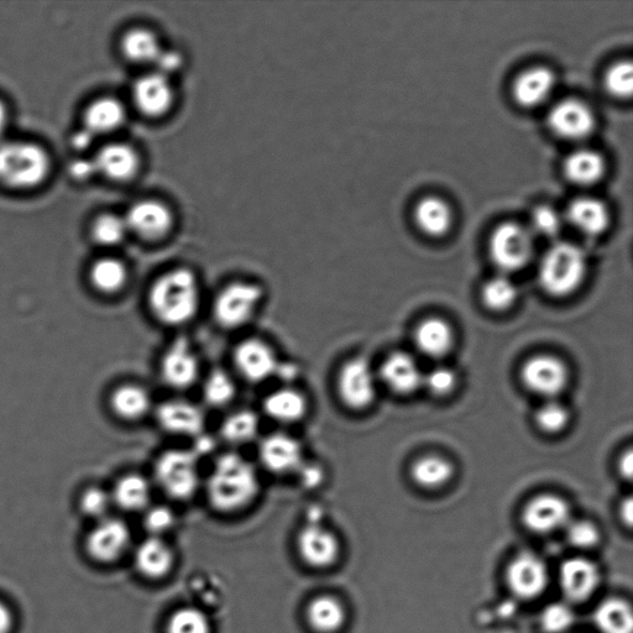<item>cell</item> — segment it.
Returning <instances> with one entry per match:
<instances>
[{
  "label": "cell",
  "instance_id": "cell-6",
  "mask_svg": "<svg viewBox=\"0 0 633 633\" xmlns=\"http://www.w3.org/2000/svg\"><path fill=\"white\" fill-rule=\"evenodd\" d=\"M263 296V289L259 285L243 281L232 282L214 300L213 317L222 328H242L258 312Z\"/></svg>",
  "mask_w": 633,
  "mask_h": 633
},
{
  "label": "cell",
  "instance_id": "cell-49",
  "mask_svg": "<svg viewBox=\"0 0 633 633\" xmlns=\"http://www.w3.org/2000/svg\"><path fill=\"white\" fill-rule=\"evenodd\" d=\"M113 504L112 495L101 488H91L85 491L81 498V509L87 516L101 519L107 514Z\"/></svg>",
  "mask_w": 633,
  "mask_h": 633
},
{
  "label": "cell",
  "instance_id": "cell-53",
  "mask_svg": "<svg viewBox=\"0 0 633 633\" xmlns=\"http://www.w3.org/2000/svg\"><path fill=\"white\" fill-rule=\"evenodd\" d=\"M300 476L301 484L307 489H315L322 484L324 473L316 464L303 463L297 472Z\"/></svg>",
  "mask_w": 633,
  "mask_h": 633
},
{
  "label": "cell",
  "instance_id": "cell-1",
  "mask_svg": "<svg viewBox=\"0 0 633 633\" xmlns=\"http://www.w3.org/2000/svg\"><path fill=\"white\" fill-rule=\"evenodd\" d=\"M207 498L214 510L237 512L256 499L260 480L254 465L237 453L222 454L207 480Z\"/></svg>",
  "mask_w": 633,
  "mask_h": 633
},
{
  "label": "cell",
  "instance_id": "cell-20",
  "mask_svg": "<svg viewBox=\"0 0 633 633\" xmlns=\"http://www.w3.org/2000/svg\"><path fill=\"white\" fill-rule=\"evenodd\" d=\"M133 97L141 113L148 117H160L169 111L174 102V91L169 78L156 72L135 82Z\"/></svg>",
  "mask_w": 633,
  "mask_h": 633
},
{
  "label": "cell",
  "instance_id": "cell-15",
  "mask_svg": "<svg viewBox=\"0 0 633 633\" xmlns=\"http://www.w3.org/2000/svg\"><path fill=\"white\" fill-rule=\"evenodd\" d=\"M156 421L165 432L183 437H200L206 426L201 407L185 400L162 402L156 410Z\"/></svg>",
  "mask_w": 633,
  "mask_h": 633
},
{
  "label": "cell",
  "instance_id": "cell-4",
  "mask_svg": "<svg viewBox=\"0 0 633 633\" xmlns=\"http://www.w3.org/2000/svg\"><path fill=\"white\" fill-rule=\"evenodd\" d=\"M587 259L583 250L570 243H558L543 256L538 271L542 289L554 297L572 295L584 281Z\"/></svg>",
  "mask_w": 633,
  "mask_h": 633
},
{
  "label": "cell",
  "instance_id": "cell-33",
  "mask_svg": "<svg viewBox=\"0 0 633 633\" xmlns=\"http://www.w3.org/2000/svg\"><path fill=\"white\" fill-rule=\"evenodd\" d=\"M112 500L125 511H140L148 507L151 498L149 481L140 474L124 475L114 486Z\"/></svg>",
  "mask_w": 633,
  "mask_h": 633
},
{
  "label": "cell",
  "instance_id": "cell-38",
  "mask_svg": "<svg viewBox=\"0 0 633 633\" xmlns=\"http://www.w3.org/2000/svg\"><path fill=\"white\" fill-rule=\"evenodd\" d=\"M122 50L130 61L154 64L162 49L154 33L146 29H133L124 35Z\"/></svg>",
  "mask_w": 633,
  "mask_h": 633
},
{
  "label": "cell",
  "instance_id": "cell-34",
  "mask_svg": "<svg viewBox=\"0 0 633 633\" xmlns=\"http://www.w3.org/2000/svg\"><path fill=\"white\" fill-rule=\"evenodd\" d=\"M125 109L114 98L93 102L86 112V130L93 135L111 133L124 123Z\"/></svg>",
  "mask_w": 633,
  "mask_h": 633
},
{
  "label": "cell",
  "instance_id": "cell-31",
  "mask_svg": "<svg viewBox=\"0 0 633 633\" xmlns=\"http://www.w3.org/2000/svg\"><path fill=\"white\" fill-rule=\"evenodd\" d=\"M563 169L564 175L575 185L590 186L604 176L605 160L594 150L580 149L568 156Z\"/></svg>",
  "mask_w": 633,
  "mask_h": 633
},
{
  "label": "cell",
  "instance_id": "cell-47",
  "mask_svg": "<svg viewBox=\"0 0 633 633\" xmlns=\"http://www.w3.org/2000/svg\"><path fill=\"white\" fill-rule=\"evenodd\" d=\"M532 228L543 237H557L562 230V217L552 207H538L532 214Z\"/></svg>",
  "mask_w": 633,
  "mask_h": 633
},
{
  "label": "cell",
  "instance_id": "cell-43",
  "mask_svg": "<svg viewBox=\"0 0 633 633\" xmlns=\"http://www.w3.org/2000/svg\"><path fill=\"white\" fill-rule=\"evenodd\" d=\"M128 230L125 218L104 214L94 222L92 233L97 243L112 247L123 242Z\"/></svg>",
  "mask_w": 633,
  "mask_h": 633
},
{
  "label": "cell",
  "instance_id": "cell-30",
  "mask_svg": "<svg viewBox=\"0 0 633 633\" xmlns=\"http://www.w3.org/2000/svg\"><path fill=\"white\" fill-rule=\"evenodd\" d=\"M415 342L417 348L426 357L441 358L453 347V331L443 319H426L417 328Z\"/></svg>",
  "mask_w": 633,
  "mask_h": 633
},
{
  "label": "cell",
  "instance_id": "cell-27",
  "mask_svg": "<svg viewBox=\"0 0 633 633\" xmlns=\"http://www.w3.org/2000/svg\"><path fill=\"white\" fill-rule=\"evenodd\" d=\"M417 227L430 237L446 235L453 226V211L449 204L439 197H425L415 209Z\"/></svg>",
  "mask_w": 633,
  "mask_h": 633
},
{
  "label": "cell",
  "instance_id": "cell-50",
  "mask_svg": "<svg viewBox=\"0 0 633 633\" xmlns=\"http://www.w3.org/2000/svg\"><path fill=\"white\" fill-rule=\"evenodd\" d=\"M455 374L452 369L446 368V366H438L434 368L427 375H423V383L427 387V390L431 394L436 396L448 395L454 389Z\"/></svg>",
  "mask_w": 633,
  "mask_h": 633
},
{
  "label": "cell",
  "instance_id": "cell-5",
  "mask_svg": "<svg viewBox=\"0 0 633 633\" xmlns=\"http://www.w3.org/2000/svg\"><path fill=\"white\" fill-rule=\"evenodd\" d=\"M154 476L169 498L180 501L193 498L200 488L197 454L182 449L160 454L154 465Z\"/></svg>",
  "mask_w": 633,
  "mask_h": 633
},
{
  "label": "cell",
  "instance_id": "cell-52",
  "mask_svg": "<svg viewBox=\"0 0 633 633\" xmlns=\"http://www.w3.org/2000/svg\"><path fill=\"white\" fill-rule=\"evenodd\" d=\"M154 64L158 67V73L167 77L171 73L179 71L182 65V57L179 52L161 50Z\"/></svg>",
  "mask_w": 633,
  "mask_h": 633
},
{
  "label": "cell",
  "instance_id": "cell-16",
  "mask_svg": "<svg viewBox=\"0 0 633 633\" xmlns=\"http://www.w3.org/2000/svg\"><path fill=\"white\" fill-rule=\"evenodd\" d=\"M507 583L512 593L521 599H533L547 588L546 564L531 553L520 554L507 569Z\"/></svg>",
  "mask_w": 633,
  "mask_h": 633
},
{
  "label": "cell",
  "instance_id": "cell-8",
  "mask_svg": "<svg viewBox=\"0 0 633 633\" xmlns=\"http://www.w3.org/2000/svg\"><path fill=\"white\" fill-rule=\"evenodd\" d=\"M340 401L350 410H365L376 396V376L368 360L354 358L344 363L337 376Z\"/></svg>",
  "mask_w": 633,
  "mask_h": 633
},
{
  "label": "cell",
  "instance_id": "cell-59",
  "mask_svg": "<svg viewBox=\"0 0 633 633\" xmlns=\"http://www.w3.org/2000/svg\"><path fill=\"white\" fill-rule=\"evenodd\" d=\"M7 125H8L7 108H5L3 102H0V138H2V135L5 132V129H7Z\"/></svg>",
  "mask_w": 633,
  "mask_h": 633
},
{
  "label": "cell",
  "instance_id": "cell-51",
  "mask_svg": "<svg viewBox=\"0 0 633 633\" xmlns=\"http://www.w3.org/2000/svg\"><path fill=\"white\" fill-rule=\"evenodd\" d=\"M175 516L169 507L155 506L146 512L144 525L146 530L153 533L155 536L161 535V533L170 530L174 526Z\"/></svg>",
  "mask_w": 633,
  "mask_h": 633
},
{
  "label": "cell",
  "instance_id": "cell-32",
  "mask_svg": "<svg viewBox=\"0 0 633 633\" xmlns=\"http://www.w3.org/2000/svg\"><path fill=\"white\" fill-rule=\"evenodd\" d=\"M345 617L343 604L331 595L318 596L307 608V620L319 633H334L342 629Z\"/></svg>",
  "mask_w": 633,
  "mask_h": 633
},
{
  "label": "cell",
  "instance_id": "cell-40",
  "mask_svg": "<svg viewBox=\"0 0 633 633\" xmlns=\"http://www.w3.org/2000/svg\"><path fill=\"white\" fill-rule=\"evenodd\" d=\"M204 401L211 407H224L237 395V386L230 375L223 370H214L203 384Z\"/></svg>",
  "mask_w": 633,
  "mask_h": 633
},
{
  "label": "cell",
  "instance_id": "cell-7",
  "mask_svg": "<svg viewBox=\"0 0 633 633\" xmlns=\"http://www.w3.org/2000/svg\"><path fill=\"white\" fill-rule=\"evenodd\" d=\"M533 237L521 224H501L490 239V255L494 263L506 272L525 268L533 255Z\"/></svg>",
  "mask_w": 633,
  "mask_h": 633
},
{
  "label": "cell",
  "instance_id": "cell-2",
  "mask_svg": "<svg viewBox=\"0 0 633 633\" xmlns=\"http://www.w3.org/2000/svg\"><path fill=\"white\" fill-rule=\"evenodd\" d=\"M153 316L167 327L185 326L200 310L201 294L191 270L175 269L161 275L149 291Z\"/></svg>",
  "mask_w": 633,
  "mask_h": 633
},
{
  "label": "cell",
  "instance_id": "cell-57",
  "mask_svg": "<svg viewBox=\"0 0 633 633\" xmlns=\"http://www.w3.org/2000/svg\"><path fill=\"white\" fill-rule=\"evenodd\" d=\"M92 138L93 134L85 130V132L76 135L75 145L78 149L87 148V146L91 144Z\"/></svg>",
  "mask_w": 633,
  "mask_h": 633
},
{
  "label": "cell",
  "instance_id": "cell-25",
  "mask_svg": "<svg viewBox=\"0 0 633 633\" xmlns=\"http://www.w3.org/2000/svg\"><path fill=\"white\" fill-rule=\"evenodd\" d=\"M263 408L265 415L271 420L284 425H294L306 417L308 401L301 391L285 386L266 396Z\"/></svg>",
  "mask_w": 633,
  "mask_h": 633
},
{
  "label": "cell",
  "instance_id": "cell-13",
  "mask_svg": "<svg viewBox=\"0 0 633 633\" xmlns=\"http://www.w3.org/2000/svg\"><path fill=\"white\" fill-rule=\"evenodd\" d=\"M521 376L528 390L544 397L561 394L568 381L566 365L551 355H538L528 360Z\"/></svg>",
  "mask_w": 633,
  "mask_h": 633
},
{
  "label": "cell",
  "instance_id": "cell-22",
  "mask_svg": "<svg viewBox=\"0 0 633 633\" xmlns=\"http://www.w3.org/2000/svg\"><path fill=\"white\" fill-rule=\"evenodd\" d=\"M563 593L574 603L587 600L598 588L600 574L594 563L583 558L569 559L561 568Z\"/></svg>",
  "mask_w": 633,
  "mask_h": 633
},
{
  "label": "cell",
  "instance_id": "cell-17",
  "mask_svg": "<svg viewBox=\"0 0 633 633\" xmlns=\"http://www.w3.org/2000/svg\"><path fill=\"white\" fill-rule=\"evenodd\" d=\"M297 544L301 557L312 567H329L337 561L339 554L337 537L318 522H312L302 528Z\"/></svg>",
  "mask_w": 633,
  "mask_h": 633
},
{
  "label": "cell",
  "instance_id": "cell-55",
  "mask_svg": "<svg viewBox=\"0 0 633 633\" xmlns=\"http://www.w3.org/2000/svg\"><path fill=\"white\" fill-rule=\"evenodd\" d=\"M14 617L12 611L0 600V633H10L13 629Z\"/></svg>",
  "mask_w": 633,
  "mask_h": 633
},
{
  "label": "cell",
  "instance_id": "cell-19",
  "mask_svg": "<svg viewBox=\"0 0 633 633\" xmlns=\"http://www.w3.org/2000/svg\"><path fill=\"white\" fill-rule=\"evenodd\" d=\"M172 221L169 207L158 201L135 203L125 218L129 230L150 240L160 239L169 233Z\"/></svg>",
  "mask_w": 633,
  "mask_h": 633
},
{
  "label": "cell",
  "instance_id": "cell-46",
  "mask_svg": "<svg viewBox=\"0 0 633 633\" xmlns=\"http://www.w3.org/2000/svg\"><path fill=\"white\" fill-rule=\"evenodd\" d=\"M574 612L568 605L562 603L551 604L543 610L541 625L548 633H563L574 624Z\"/></svg>",
  "mask_w": 633,
  "mask_h": 633
},
{
  "label": "cell",
  "instance_id": "cell-37",
  "mask_svg": "<svg viewBox=\"0 0 633 633\" xmlns=\"http://www.w3.org/2000/svg\"><path fill=\"white\" fill-rule=\"evenodd\" d=\"M260 421L258 415L250 410H240L230 413L221 425V436L224 441L243 446L253 442L258 436Z\"/></svg>",
  "mask_w": 633,
  "mask_h": 633
},
{
  "label": "cell",
  "instance_id": "cell-28",
  "mask_svg": "<svg viewBox=\"0 0 633 633\" xmlns=\"http://www.w3.org/2000/svg\"><path fill=\"white\" fill-rule=\"evenodd\" d=\"M109 402H111L115 416L130 422L144 418L153 406L149 391L136 384H125L117 387L112 392Z\"/></svg>",
  "mask_w": 633,
  "mask_h": 633
},
{
  "label": "cell",
  "instance_id": "cell-12",
  "mask_svg": "<svg viewBox=\"0 0 633 633\" xmlns=\"http://www.w3.org/2000/svg\"><path fill=\"white\" fill-rule=\"evenodd\" d=\"M259 459L266 470L275 475L297 473L305 463L303 448L287 433H272L259 444Z\"/></svg>",
  "mask_w": 633,
  "mask_h": 633
},
{
  "label": "cell",
  "instance_id": "cell-29",
  "mask_svg": "<svg viewBox=\"0 0 633 633\" xmlns=\"http://www.w3.org/2000/svg\"><path fill=\"white\" fill-rule=\"evenodd\" d=\"M174 554L158 537H151L140 544L135 553V566L145 577L161 578L170 572Z\"/></svg>",
  "mask_w": 633,
  "mask_h": 633
},
{
  "label": "cell",
  "instance_id": "cell-48",
  "mask_svg": "<svg viewBox=\"0 0 633 633\" xmlns=\"http://www.w3.org/2000/svg\"><path fill=\"white\" fill-rule=\"evenodd\" d=\"M566 527L568 541L574 547L588 549L599 542L598 528L589 521L569 522Z\"/></svg>",
  "mask_w": 633,
  "mask_h": 633
},
{
  "label": "cell",
  "instance_id": "cell-36",
  "mask_svg": "<svg viewBox=\"0 0 633 633\" xmlns=\"http://www.w3.org/2000/svg\"><path fill=\"white\" fill-rule=\"evenodd\" d=\"M90 279L94 289L104 295H114L127 284L128 271L122 261L104 258L93 264Z\"/></svg>",
  "mask_w": 633,
  "mask_h": 633
},
{
  "label": "cell",
  "instance_id": "cell-42",
  "mask_svg": "<svg viewBox=\"0 0 633 633\" xmlns=\"http://www.w3.org/2000/svg\"><path fill=\"white\" fill-rule=\"evenodd\" d=\"M211 625L204 612L195 608L177 610L170 617L167 633H209Z\"/></svg>",
  "mask_w": 633,
  "mask_h": 633
},
{
  "label": "cell",
  "instance_id": "cell-35",
  "mask_svg": "<svg viewBox=\"0 0 633 633\" xmlns=\"http://www.w3.org/2000/svg\"><path fill=\"white\" fill-rule=\"evenodd\" d=\"M594 620L598 629L603 633H632V610L624 600L604 601L595 610Z\"/></svg>",
  "mask_w": 633,
  "mask_h": 633
},
{
  "label": "cell",
  "instance_id": "cell-26",
  "mask_svg": "<svg viewBox=\"0 0 633 633\" xmlns=\"http://www.w3.org/2000/svg\"><path fill=\"white\" fill-rule=\"evenodd\" d=\"M93 162L98 172L117 181L129 180L138 171L139 166L135 150L125 144L104 146Z\"/></svg>",
  "mask_w": 633,
  "mask_h": 633
},
{
  "label": "cell",
  "instance_id": "cell-11",
  "mask_svg": "<svg viewBox=\"0 0 633 633\" xmlns=\"http://www.w3.org/2000/svg\"><path fill=\"white\" fill-rule=\"evenodd\" d=\"M160 374L164 383L175 390L190 389L200 376V363L186 339H176L166 349L160 362Z\"/></svg>",
  "mask_w": 633,
  "mask_h": 633
},
{
  "label": "cell",
  "instance_id": "cell-54",
  "mask_svg": "<svg viewBox=\"0 0 633 633\" xmlns=\"http://www.w3.org/2000/svg\"><path fill=\"white\" fill-rule=\"evenodd\" d=\"M71 171L76 179H88L94 172H97L93 161H78L72 165Z\"/></svg>",
  "mask_w": 633,
  "mask_h": 633
},
{
  "label": "cell",
  "instance_id": "cell-10",
  "mask_svg": "<svg viewBox=\"0 0 633 633\" xmlns=\"http://www.w3.org/2000/svg\"><path fill=\"white\" fill-rule=\"evenodd\" d=\"M547 122L554 134L570 141L588 138L595 128V117L591 108L574 98H568L553 106L548 113Z\"/></svg>",
  "mask_w": 633,
  "mask_h": 633
},
{
  "label": "cell",
  "instance_id": "cell-9",
  "mask_svg": "<svg viewBox=\"0 0 633 633\" xmlns=\"http://www.w3.org/2000/svg\"><path fill=\"white\" fill-rule=\"evenodd\" d=\"M233 362L242 378L251 384L276 376L280 362L271 345L258 338L243 340L234 350Z\"/></svg>",
  "mask_w": 633,
  "mask_h": 633
},
{
  "label": "cell",
  "instance_id": "cell-21",
  "mask_svg": "<svg viewBox=\"0 0 633 633\" xmlns=\"http://www.w3.org/2000/svg\"><path fill=\"white\" fill-rule=\"evenodd\" d=\"M380 379L395 394L408 395L420 389L423 374L411 355L399 352L391 354L381 365Z\"/></svg>",
  "mask_w": 633,
  "mask_h": 633
},
{
  "label": "cell",
  "instance_id": "cell-41",
  "mask_svg": "<svg viewBox=\"0 0 633 633\" xmlns=\"http://www.w3.org/2000/svg\"><path fill=\"white\" fill-rule=\"evenodd\" d=\"M517 298V287L509 277L496 276L486 282L483 289V301L489 310L505 311L514 305Z\"/></svg>",
  "mask_w": 633,
  "mask_h": 633
},
{
  "label": "cell",
  "instance_id": "cell-56",
  "mask_svg": "<svg viewBox=\"0 0 633 633\" xmlns=\"http://www.w3.org/2000/svg\"><path fill=\"white\" fill-rule=\"evenodd\" d=\"M633 470V455L632 452H627L624 457H622L620 462V472L621 475L626 479H631Z\"/></svg>",
  "mask_w": 633,
  "mask_h": 633
},
{
  "label": "cell",
  "instance_id": "cell-3",
  "mask_svg": "<svg viewBox=\"0 0 633 633\" xmlns=\"http://www.w3.org/2000/svg\"><path fill=\"white\" fill-rule=\"evenodd\" d=\"M50 172V158L41 146L24 141L0 143V183L29 190L41 185Z\"/></svg>",
  "mask_w": 633,
  "mask_h": 633
},
{
  "label": "cell",
  "instance_id": "cell-44",
  "mask_svg": "<svg viewBox=\"0 0 633 633\" xmlns=\"http://www.w3.org/2000/svg\"><path fill=\"white\" fill-rule=\"evenodd\" d=\"M605 87L611 96L629 98L633 90V70L631 62L621 61L612 65L605 75Z\"/></svg>",
  "mask_w": 633,
  "mask_h": 633
},
{
  "label": "cell",
  "instance_id": "cell-45",
  "mask_svg": "<svg viewBox=\"0 0 633 633\" xmlns=\"http://www.w3.org/2000/svg\"><path fill=\"white\" fill-rule=\"evenodd\" d=\"M569 421V412L566 407L556 401H549L538 408L536 422L542 431L557 433L566 428Z\"/></svg>",
  "mask_w": 633,
  "mask_h": 633
},
{
  "label": "cell",
  "instance_id": "cell-39",
  "mask_svg": "<svg viewBox=\"0 0 633 633\" xmlns=\"http://www.w3.org/2000/svg\"><path fill=\"white\" fill-rule=\"evenodd\" d=\"M412 478L422 488L434 489L447 484L453 476V467L448 460L436 455L423 457L413 464Z\"/></svg>",
  "mask_w": 633,
  "mask_h": 633
},
{
  "label": "cell",
  "instance_id": "cell-18",
  "mask_svg": "<svg viewBox=\"0 0 633 633\" xmlns=\"http://www.w3.org/2000/svg\"><path fill=\"white\" fill-rule=\"evenodd\" d=\"M570 510L566 501L556 495H541L528 502L523 511V522L536 533H551L566 527Z\"/></svg>",
  "mask_w": 633,
  "mask_h": 633
},
{
  "label": "cell",
  "instance_id": "cell-14",
  "mask_svg": "<svg viewBox=\"0 0 633 633\" xmlns=\"http://www.w3.org/2000/svg\"><path fill=\"white\" fill-rule=\"evenodd\" d=\"M129 543V528L123 521L103 519L88 535L86 547L94 561L111 563L122 557Z\"/></svg>",
  "mask_w": 633,
  "mask_h": 633
},
{
  "label": "cell",
  "instance_id": "cell-58",
  "mask_svg": "<svg viewBox=\"0 0 633 633\" xmlns=\"http://www.w3.org/2000/svg\"><path fill=\"white\" fill-rule=\"evenodd\" d=\"M622 516H624V519L627 523V525H631L632 523V515H633V505H632V500L631 499H627L624 502V506H622V512H621Z\"/></svg>",
  "mask_w": 633,
  "mask_h": 633
},
{
  "label": "cell",
  "instance_id": "cell-23",
  "mask_svg": "<svg viewBox=\"0 0 633 633\" xmlns=\"http://www.w3.org/2000/svg\"><path fill=\"white\" fill-rule=\"evenodd\" d=\"M556 76L547 67H533L522 72L514 85V98L522 107L541 106L552 96Z\"/></svg>",
  "mask_w": 633,
  "mask_h": 633
},
{
  "label": "cell",
  "instance_id": "cell-24",
  "mask_svg": "<svg viewBox=\"0 0 633 633\" xmlns=\"http://www.w3.org/2000/svg\"><path fill=\"white\" fill-rule=\"evenodd\" d=\"M567 217L569 223L587 237H599L610 224L608 207L593 197H580L570 203Z\"/></svg>",
  "mask_w": 633,
  "mask_h": 633
}]
</instances>
